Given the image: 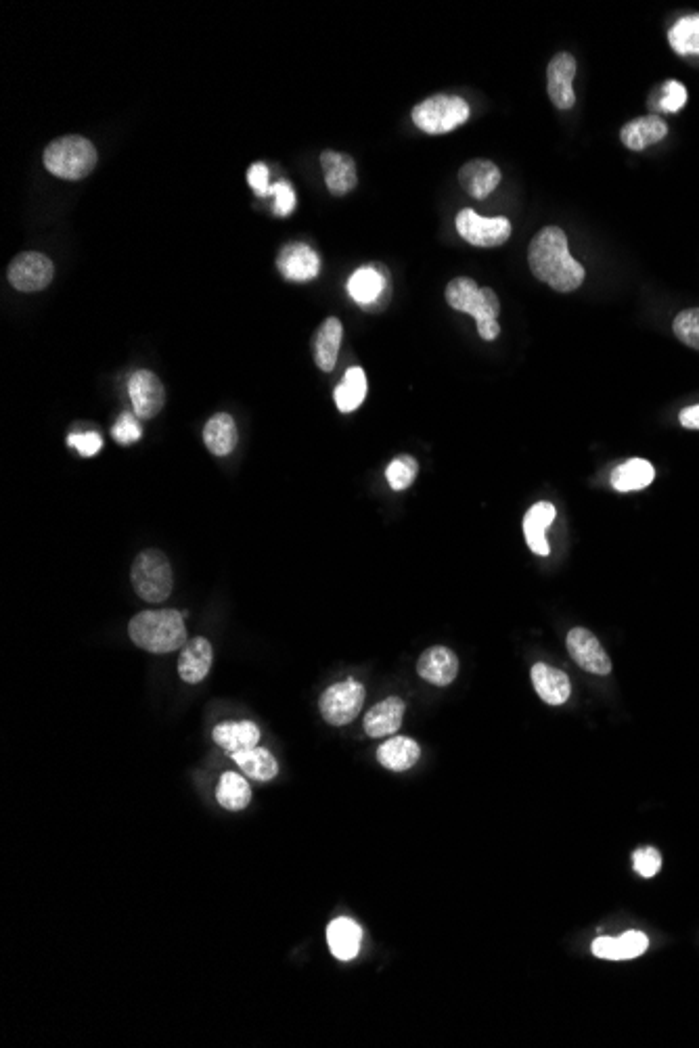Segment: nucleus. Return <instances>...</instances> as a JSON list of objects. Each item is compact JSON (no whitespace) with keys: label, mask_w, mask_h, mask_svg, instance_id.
<instances>
[{"label":"nucleus","mask_w":699,"mask_h":1048,"mask_svg":"<svg viewBox=\"0 0 699 1048\" xmlns=\"http://www.w3.org/2000/svg\"><path fill=\"white\" fill-rule=\"evenodd\" d=\"M528 264L532 275L559 293H572L584 281V268L568 247V237L559 226L540 229L528 247Z\"/></svg>","instance_id":"nucleus-1"},{"label":"nucleus","mask_w":699,"mask_h":1048,"mask_svg":"<svg viewBox=\"0 0 699 1048\" xmlns=\"http://www.w3.org/2000/svg\"><path fill=\"white\" fill-rule=\"evenodd\" d=\"M130 641L149 653H172L187 645L185 615L176 609L141 611L128 624Z\"/></svg>","instance_id":"nucleus-2"},{"label":"nucleus","mask_w":699,"mask_h":1048,"mask_svg":"<svg viewBox=\"0 0 699 1048\" xmlns=\"http://www.w3.org/2000/svg\"><path fill=\"white\" fill-rule=\"evenodd\" d=\"M444 295H446V302L450 308L476 318L478 335L484 341H494L501 335V325H499L501 302H499V295L494 293V289L480 287L473 279L459 277L448 283Z\"/></svg>","instance_id":"nucleus-3"},{"label":"nucleus","mask_w":699,"mask_h":1048,"mask_svg":"<svg viewBox=\"0 0 699 1048\" xmlns=\"http://www.w3.org/2000/svg\"><path fill=\"white\" fill-rule=\"evenodd\" d=\"M44 168L63 180H82L97 168L99 155L95 145L84 136L72 134L55 139L42 155Z\"/></svg>","instance_id":"nucleus-4"},{"label":"nucleus","mask_w":699,"mask_h":1048,"mask_svg":"<svg viewBox=\"0 0 699 1048\" xmlns=\"http://www.w3.org/2000/svg\"><path fill=\"white\" fill-rule=\"evenodd\" d=\"M130 580L137 595L147 603H164L174 586V574L162 551H143L132 563Z\"/></svg>","instance_id":"nucleus-5"},{"label":"nucleus","mask_w":699,"mask_h":1048,"mask_svg":"<svg viewBox=\"0 0 699 1048\" xmlns=\"http://www.w3.org/2000/svg\"><path fill=\"white\" fill-rule=\"evenodd\" d=\"M411 118L427 134H446L469 120V103L455 95H434L417 103Z\"/></svg>","instance_id":"nucleus-6"},{"label":"nucleus","mask_w":699,"mask_h":1048,"mask_svg":"<svg viewBox=\"0 0 699 1048\" xmlns=\"http://www.w3.org/2000/svg\"><path fill=\"white\" fill-rule=\"evenodd\" d=\"M363 703L365 687L360 685L358 680L348 678L337 682V685H331L323 693L319 708L325 722H329L331 726H346L360 714V710H363Z\"/></svg>","instance_id":"nucleus-7"},{"label":"nucleus","mask_w":699,"mask_h":1048,"mask_svg":"<svg viewBox=\"0 0 699 1048\" xmlns=\"http://www.w3.org/2000/svg\"><path fill=\"white\" fill-rule=\"evenodd\" d=\"M455 224L461 239L476 247H499L511 237V222L503 216L484 218L473 210H461Z\"/></svg>","instance_id":"nucleus-8"},{"label":"nucleus","mask_w":699,"mask_h":1048,"mask_svg":"<svg viewBox=\"0 0 699 1048\" xmlns=\"http://www.w3.org/2000/svg\"><path fill=\"white\" fill-rule=\"evenodd\" d=\"M55 277V266L51 258L38 252H24L11 260L7 268L9 283L24 293H36L47 289Z\"/></svg>","instance_id":"nucleus-9"},{"label":"nucleus","mask_w":699,"mask_h":1048,"mask_svg":"<svg viewBox=\"0 0 699 1048\" xmlns=\"http://www.w3.org/2000/svg\"><path fill=\"white\" fill-rule=\"evenodd\" d=\"M568 651L574 662L591 674L607 676L612 672V659L605 653L597 636L586 628H572L566 639Z\"/></svg>","instance_id":"nucleus-10"},{"label":"nucleus","mask_w":699,"mask_h":1048,"mask_svg":"<svg viewBox=\"0 0 699 1048\" xmlns=\"http://www.w3.org/2000/svg\"><path fill=\"white\" fill-rule=\"evenodd\" d=\"M128 396L134 415L141 419L157 417L166 404L164 385L160 377L151 371H137L128 379Z\"/></svg>","instance_id":"nucleus-11"},{"label":"nucleus","mask_w":699,"mask_h":1048,"mask_svg":"<svg viewBox=\"0 0 699 1048\" xmlns=\"http://www.w3.org/2000/svg\"><path fill=\"white\" fill-rule=\"evenodd\" d=\"M576 59L570 53H557L547 65V93L557 109H572L576 103L574 93Z\"/></svg>","instance_id":"nucleus-12"},{"label":"nucleus","mask_w":699,"mask_h":1048,"mask_svg":"<svg viewBox=\"0 0 699 1048\" xmlns=\"http://www.w3.org/2000/svg\"><path fill=\"white\" fill-rule=\"evenodd\" d=\"M277 268L287 281L308 283L317 279L321 270V258L306 243H289L279 252Z\"/></svg>","instance_id":"nucleus-13"},{"label":"nucleus","mask_w":699,"mask_h":1048,"mask_svg":"<svg viewBox=\"0 0 699 1048\" xmlns=\"http://www.w3.org/2000/svg\"><path fill=\"white\" fill-rule=\"evenodd\" d=\"M348 293L358 306H375L381 295L390 293L388 270L383 266L358 268L348 281Z\"/></svg>","instance_id":"nucleus-14"},{"label":"nucleus","mask_w":699,"mask_h":1048,"mask_svg":"<svg viewBox=\"0 0 699 1048\" xmlns=\"http://www.w3.org/2000/svg\"><path fill=\"white\" fill-rule=\"evenodd\" d=\"M417 674L436 687H448L459 674V657L448 647L427 649L419 657Z\"/></svg>","instance_id":"nucleus-15"},{"label":"nucleus","mask_w":699,"mask_h":1048,"mask_svg":"<svg viewBox=\"0 0 699 1048\" xmlns=\"http://www.w3.org/2000/svg\"><path fill=\"white\" fill-rule=\"evenodd\" d=\"M214 662V649L212 643L206 636H195L193 641H187V645L180 651L178 657V674L189 685H197L210 674Z\"/></svg>","instance_id":"nucleus-16"},{"label":"nucleus","mask_w":699,"mask_h":1048,"mask_svg":"<svg viewBox=\"0 0 699 1048\" xmlns=\"http://www.w3.org/2000/svg\"><path fill=\"white\" fill-rule=\"evenodd\" d=\"M501 182V170L490 159H471L459 170V185L473 199H486Z\"/></svg>","instance_id":"nucleus-17"},{"label":"nucleus","mask_w":699,"mask_h":1048,"mask_svg":"<svg viewBox=\"0 0 699 1048\" xmlns=\"http://www.w3.org/2000/svg\"><path fill=\"white\" fill-rule=\"evenodd\" d=\"M321 166L325 174V185L331 191V195L342 197L348 195L358 182V172L354 159L346 153L337 151H323L321 153Z\"/></svg>","instance_id":"nucleus-18"},{"label":"nucleus","mask_w":699,"mask_h":1048,"mask_svg":"<svg viewBox=\"0 0 699 1048\" xmlns=\"http://www.w3.org/2000/svg\"><path fill=\"white\" fill-rule=\"evenodd\" d=\"M342 335H344L342 321L335 316L327 318V321L317 329V333H314L312 354H314V362H317V367L321 371L331 373L335 369L337 354H340V346H342Z\"/></svg>","instance_id":"nucleus-19"},{"label":"nucleus","mask_w":699,"mask_h":1048,"mask_svg":"<svg viewBox=\"0 0 699 1048\" xmlns=\"http://www.w3.org/2000/svg\"><path fill=\"white\" fill-rule=\"evenodd\" d=\"M404 701L400 697H388L365 714V733L373 739L388 737L396 733L404 718Z\"/></svg>","instance_id":"nucleus-20"},{"label":"nucleus","mask_w":699,"mask_h":1048,"mask_svg":"<svg viewBox=\"0 0 699 1048\" xmlns=\"http://www.w3.org/2000/svg\"><path fill=\"white\" fill-rule=\"evenodd\" d=\"M666 134L668 126L660 116H643L624 124L620 130V139L630 151H643L666 139Z\"/></svg>","instance_id":"nucleus-21"},{"label":"nucleus","mask_w":699,"mask_h":1048,"mask_svg":"<svg viewBox=\"0 0 699 1048\" xmlns=\"http://www.w3.org/2000/svg\"><path fill=\"white\" fill-rule=\"evenodd\" d=\"M532 685L538 693V697L549 705H563L570 699L572 685L570 678L557 668H551L547 664H534L532 666Z\"/></svg>","instance_id":"nucleus-22"},{"label":"nucleus","mask_w":699,"mask_h":1048,"mask_svg":"<svg viewBox=\"0 0 699 1048\" xmlns=\"http://www.w3.org/2000/svg\"><path fill=\"white\" fill-rule=\"evenodd\" d=\"M360 942H363V929L358 927L356 921L348 917H340L329 923L327 944L335 959L352 961L360 950Z\"/></svg>","instance_id":"nucleus-23"},{"label":"nucleus","mask_w":699,"mask_h":1048,"mask_svg":"<svg viewBox=\"0 0 699 1048\" xmlns=\"http://www.w3.org/2000/svg\"><path fill=\"white\" fill-rule=\"evenodd\" d=\"M214 743H218L229 756L243 749H252L260 743V728L254 722H220L212 731Z\"/></svg>","instance_id":"nucleus-24"},{"label":"nucleus","mask_w":699,"mask_h":1048,"mask_svg":"<svg viewBox=\"0 0 699 1048\" xmlns=\"http://www.w3.org/2000/svg\"><path fill=\"white\" fill-rule=\"evenodd\" d=\"M553 519H555V507L551 503L534 505L526 513V517H524L526 542L530 546V551L540 555V557H549L551 555V546H549V542L545 538V532L553 523Z\"/></svg>","instance_id":"nucleus-25"},{"label":"nucleus","mask_w":699,"mask_h":1048,"mask_svg":"<svg viewBox=\"0 0 699 1048\" xmlns=\"http://www.w3.org/2000/svg\"><path fill=\"white\" fill-rule=\"evenodd\" d=\"M204 442L214 457H229L239 442L235 419L227 413L214 415L204 427Z\"/></svg>","instance_id":"nucleus-26"},{"label":"nucleus","mask_w":699,"mask_h":1048,"mask_svg":"<svg viewBox=\"0 0 699 1048\" xmlns=\"http://www.w3.org/2000/svg\"><path fill=\"white\" fill-rule=\"evenodd\" d=\"M421 756L419 745L409 737H394L386 743H381L377 749V760L383 768L404 772L417 764Z\"/></svg>","instance_id":"nucleus-27"},{"label":"nucleus","mask_w":699,"mask_h":1048,"mask_svg":"<svg viewBox=\"0 0 699 1048\" xmlns=\"http://www.w3.org/2000/svg\"><path fill=\"white\" fill-rule=\"evenodd\" d=\"M231 758L245 772V777H250L254 781L268 783L279 774V762L264 747L256 745L252 749H243V751H237V754H233Z\"/></svg>","instance_id":"nucleus-28"},{"label":"nucleus","mask_w":699,"mask_h":1048,"mask_svg":"<svg viewBox=\"0 0 699 1048\" xmlns=\"http://www.w3.org/2000/svg\"><path fill=\"white\" fill-rule=\"evenodd\" d=\"M653 477H656V469L645 459H630L614 469L612 473V486L616 492H637L647 488Z\"/></svg>","instance_id":"nucleus-29"},{"label":"nucleus","mask_w":699,"mask_h":1048,"mask_svg":"<svg viewBox=\"0 0 699 1048\" xmlns=\"http://www.w3.org/2000/svg\"><path fill=\"white\" fill-rule=\"evenodd\" d=\"M216 800H218V804L224 810L239 812V810H245L247 806H250L252 789H250V785H247V781L241 777V774L224 772L220 783H218Z\"/></svg>","instance_id":"nucleus-30"},{"label":"nucleus","mask_w":699,"mask_h":1048,"mask_svg":"<svg viewBox=\"0 0 699 1048\" xmlns=\"http://www.w3.org/2000/svg\"><path fill=\"white\" fill-rule=\"evenodd\" d=\"M367 398V375L360 367L346 371L344 381L335 387V404L342 413H352Z\"/></svg>","instance_id":"nucleus-31"},{"label":"nucleus","mask_w":699,"mask_h":1048,"mask_svg":"<svg viewBox=\"0 0 699 1048\" xmlns=\"http://www.w3.org/2000/svg\"><path fill=\"white\" fill-rule=\"evenodd\" d=\"M668 40L676 55H699V13L676 21L668 32Z\"/></svg>","instance_id":"nucleus-32"},{"label":"nucleus","mask_w":699,"mask_h":1048,"mask_svg":"<svg viewBox=\"0 0 699 1048\" xmlns=\"http://www.w3.org/2000/svg\"><path fill=\"white\" fill-rule=\"evenodd\" d=\"M419 473V465L413 457H407V454H402V457H396L388 469H386V480L390 484L392 490L400 492V490H407L413 482L415 477Z\"/></svg>","instance_id":"nucleus-33"},{"label":"nucleus","mask_w":699,"mask_h":1048,"mask_svg":"<svg viewBox=\"0 0 699 1048\" xmlns=\"http://www.w3.org/2000/svg\"><path fill=\"white\" fill-rule=\"evenodd\" d=\"M672 329H674L676 339L683 341L685 346L693 350H699V308L683 310L679 316L674 318Z\"/></svg>","instance_id":"nucleus-34"},{"label":"nucleus","mask_w":699,"mask_h":1048,"mask_svg":"<svg viewBox=\"0 0 699 1048\" xmlns=\"http://www.w3.org/2000/svg\"><path fill=\"white\" fill-rule=\"evenodd\" d=\"M685 103H687V88L681 82L668 80L660 90V99L656 103V109L676 113L685 107Z\"/></svg>","instance_id":"nucleus-35"},{"label":"nucleus","mask_w":699,"mask_h":1048,"mask_svg":"<svg viewBox=\"0 0 699 1048\" xmlns=\"http://www.w3.org/2000/svg\"><path fill=\"white\" fill-rule=\"evenodd\" d=\"M111 436H114L116 442L122 444V446H128V444L139 442L141 436H143V429H141V425H139L137 415H132V413H122L120 419L116 421L114 429H111Z\"/></svg>","instance_id":"nucleus-36"},{"label":"nucleus","mask_w":699,"mask_h":1048,"mask_svg":"<svg viewBox=\"0 0 699 1048\" xmlns=\"http://www.w3.org/2000/svg\"><path fill=\"white\" fill-rule=\"evenodd\" d=\"M649 946V940L641 931H626L622 938H618V954L620 961L626 959H637Z\"/></svg>","instance_id":"nucleus-37"},{"label":"nucleus","mask_w":699,"mask_h":1048,"mask_svg":"<svg viewBox=\"0 0 699 1048\" xmlns=\"http://www.w3.org/2000/svg\"><path fill=\"white\" fill-rule=\"evenodd\" d=\"M633 864H635V871L649 879L653 875H658V871L662 869V856L656 848H641L633 854Z\"/></svg>","instance_id":"nucleus-38"},{"label":"nucleus","mask_w":699,"mask_h":1048,"mask_svg":"<svg viewBox=\"0 0 699 1048\" xmlns=\"http://www.w3.org/2000/svg\"><path fill=\"white\" fill-rule=\"evenodd\" d=\"M270 195L275 197V214L277 216H289L296 208V193H293L291 185L287 180H279L277 185L270 187Z\"/></svg>","instance_id":"nucleus-39"},{"label":"nucleus","mask_w":699,"mask_h":1048,"mask_svg":"<svg viewBox=\"0 0 699 1048\" xmlns=\"http://www.w3.org/2000/svg\"><path fill=\"white\" fill-rule=\"evenodd\" d=\"M67 446L76 448L82 457H95V454L103 448V438L97 431H84V434H70L67 438Z\"/></svg>","instance_id":"nucleus-40"},{"label":"nucleus","mask_w":699,"mask_h":1048,"mask_svg":"<svg viewBox=\"0 0 699 1048\" xmlns=\"http://www.w3.org/2000/svg\"><path fill=\"white\" fill-rule=\"evenodd\" d=\"M247 182H250V187L256 191V195H260V197L270 195L266 164H254L250 170H247Z\"/></svg>","instance_id":"nucleus-41"},{"label":"nucleus","mask_w":699,"mask_h":1048,"mask_svg":"<svg viewBox=\"0 0 699 1048\" xmlns=\"http://www.w3.org/2000/svg\"><path fill=\"white\" fill-rule=\"evenodd\" d=\"M593 954L605 961H620L618 954V940L616 938H597L593 942Z\"/></svg>","instance_id":"nucleus-42"},{"label":"nucleus","mask_w":699,"mask_h":1048,"mask_svg":"<svg viewBox=\"0 0 699 1048\" xmlns=\"http://www.w3.org/2000/svg\"><path fill=\"white\" fill-rule=\"evenodd\" d=\"M679 421H681V425L685 429H699V404L683 408L681 415H679Z\"/></svg>","instance_id":"nucleus-43"}]
</instances>
